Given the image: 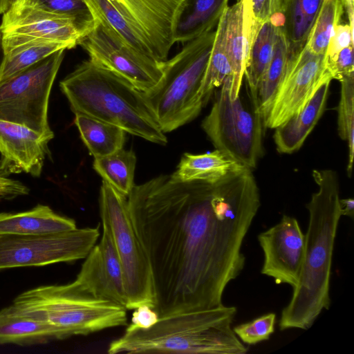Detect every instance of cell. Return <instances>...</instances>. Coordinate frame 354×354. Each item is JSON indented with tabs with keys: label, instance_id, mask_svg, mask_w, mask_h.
I'll return each instance as SVG.
<instances>
[{
	"label": "cell",
	"instance_id": "obj_1",
	"mask_svg": "<svg viewBox=\"0 0 354 354\" xmlns=\"http://www.w3.org/2000/svg\"><path fill=\"white\" fill-rule=\"evenodd\" d=\"M127 203L159 319L223 305L225 288L244 268L242 245L261 205L252 170L215 183L160 175L135 185Z\"/></svg>",
	"mask_w": 354,
	"mask_h": 354
},
{
	"label": "cell",
	"instance_id": "obj_20",
	"mask_svg": "<svg viewBox=\"0 0 354 354\" xmlns=\"http://www.w3.org/2000/svg\"><path fill=\"white\" fill-rule=\"evenodd\" d=\"M229 0H183L173 26L174 43L185 44L214 30Z\"/></svg>",
	"mask_w": 354,
	"mask_h": 354
},
{
	"label": "cell",
	"instance_id": "obj_6",
	"mask_svg": "<svg viewBox=\"0 0 354 354\" xmlns=\"http://www.w3.org/2000/svg\"><path fill=\"white\" fill-rule=\"evenodd\" d=\"M214 37L215 29L185 43L179 53L162 62L160 80L144 92L165 133L194 120L205 106L201 86Z\"/></svg>",
	"mask_w": 354,
	"mask_h": 354
},
{
	"label": "cell",
	"instance_id": "obj_18",
	"mask_svg": "<svg viewBox=\"0 0 354 354\" xmlns=\"http://www.w3.org/2000/svg\"><path fill=\"white\" fill-rule=\"evenodd\" d=\"M224 42L232 68L230 96L236 99L241 91L252 42L259 24L254 19L252 0H237L222 14Z\"/></svg>",
	"mask_w": 354,
	"mask_h": 354
},
{
	"label": "cell",
	"instance_id": "obj_17",
	"mask_svg": "<svg viewBox=\"0 0 354 354\" xmlns=\"http://www.w3.org/2000/svg\"><path fill=\"white\" fill-rule=\"evenodd\" d=\"M54 134L41 133L26 126L0 120V172L29 174L39 177L49 155Z\"/></svg>",
	"mask_w": 354,
	"mask_h": 354
},
{
	"label": "cell",
	"instance_id": "obj_29",
	"mask_svg": "<svg viewBox=\"0 0 354 354\" xmlns=\"http://www.w3.org/2000/svg\"><path fill=\"white\" fill-rule=\"evenodd\" d=\"M289 59V46L286 34L283 27H278L273 55L257 93V105L263 122L276 90L285 74Z\"/></svg>",
	"mask_w": 354,
	"mask_h": 354
},
{
	"label": "cell",
	"instance_id": "obj_37",
	"mask_svg": "<svg viewBox=\"0 0 354 354\" xmlns=\"http://www.w3.org/2000/svg\"><path fill=\"white\" fill-rule=\"evenodd\" d=\"M351 45H353V28L348 23L336 24L327 47L326 59H333L342 50Z\"/></svg>",
	"mask_w": 354,
	"mask_h": 354
},
{
	"label": "cell",
	"instance_id": "obj_23",
	"mask_svg": "<svg viewBox=\"0 0 354 354\" xmlns=\"http://www.w3.org/2000/svg\"><path fill=\"white\" fill-rule=\"evenodd\" d=\"M62 339L56 327L22 313L12 304L0 310V344L30 345Z\"/></svg>",
	"mask_w": 354,
	"mask_h": 354
},
{
	"label": "cell",
	"instance_id": "obj_22",
	"mask_svg": "<svg viewBox=\"0 0 354 354\" xmlns=\"http://www.w3.org/2000/svg\"><path fill=\"white\" fill-rule=\"evenodd\" d=\"M75 221L55 212L49 206L38 204L17 213H0V235H43L74 230Z\"/></svg>",
	"mask_w": 354,
	"mask_h": 354
},
{
	"label": "cell",
	"instance_id": "obj_4",
	"mask_svg": "<svg viewBox=\"0 0 354 354\" xmlns=\"http://www.w3.org/2000/svg\"><path fill=\"white\" fill-rule=\"evenodd\" d=\"M236 312L223 304L159 319L147 329L126 328L108 353L245 354L248 348L232 328Z\"/></svg>",
	"mask_w": 354,
	"mask_h": 354
},
{
	"label": "cell",
	"instance_id": "obj_5",
	"mask_svg": "<svg viewBox=\"0 0 354 354\" xmlns=\"http://www.w3.org/2000/svg\"><path fill=\"white\" fill-rule=\"evenodd\" d=\"M12 305L22 313L56 327L63 338L127 325V308L95 296L77 280L39 286L19 295Z\"/></svg>",
	"mask_w": 354,
	"mask_h": 354
},
{
	"label": "cell",
	"instance_id": "obj_28",
	"mask_svg": "<svg viewBox=\"0 0 354 354\" xmlns=\"http://www.w3.org/2000/svg\"><path fill=\"white\" fill-rule=\"evenodd\" d=\"M277 30V26L267 20L259 26L252 42L244 77L255 101L259 84L273 55Z\"/></svg>",
	"mask_w": 354,
	"mask_h": 354
},
{
	"label": "cell",
	"instance_id": "obj_8",
	"mask_svg": "<svg viewBox=\"0 0 354 354\" xmlns=\"http://www.w3.org/2000/svg\"><path fill=\"white\" fill-rule=\"evenodd\" d=\"M99 202L102 222L110 230L122 264L127 310H134L142 305L153 308L155 295L151 270L133 227L127 197L103 180Z\"/></svg>",
	"mask_w": 354,
	"mask_h": 354
},
{
	"label": "cell",
	"instance_id": "obj_34",
	"mask_svg": "<svg viewBox=\"0 0 354 354\" xmlns=\"http://www.w3.org/2000/svg\"><path fill=\"white\" fill-rule=\"evenodd\" d=\"M276 315L269 313L250 322L239 324L233 330L244 344L254 345L268 340L274 331Z\"/></svg>",
	"mask_w": 354,
	"mask_h": 354
},
{
	"label": "cell",
	"instance_id": "obj_45",
	"mask_svg": "<svg viewBox=\"0 0 354 354\" xmlns=\"http://www.w3.org/2000/svg\"><path fill=\"white\" fill-rule=\"evenodd\" d=\"M17 1V0H12V2H14V1Z\"/></svg>",
	"mask_w": 354,
	"mask_h": 354
},
{
	"label": "cell",
	"instance_id": "obj_46",
	"mask_svg": "<svg viewBox=\"0 0 354 354\" xmlns=\"http://www.w3.org/2000/svg\"><path fill=\"white\" fill-rule=\"evenodd\" d=\"M324 1H327V0H324Z\"/></svg>",
	"mask_w": 354,
	"mask_h": 354
},
{
	"label": "cell",
	"instance_id": "obj_7",
	"mask_svg": "<svg viewBox=\"0 0 354 354\" xmlns=\"http://www.w3.org/2000/svg\"><path fill=\"white\" fill-rule=\"evenodd\" d=\"M232 78L221 86L201 126L215 148L244 167H256L263 150V119L251 94L230 96Z\"/></svg>",
	"mask_w": 354,
	"mask_h": 354
},
{
	"label": "cell",
	"instance_id": "obj_16",
	"mask_svg": "<svg viewBox=\"0 0 354 354\" xmlns=\"http://www.w3.org/2000/svg\"><path fill=\"white\" fill-rule=\"evenodd\" d=\"M102 223V235L85 258L76 279L96 297L126 308L122 267L108 225Z\"/></svg>",
	"mask_w": 354,
	"mask_h": 354
},
{
	"label": "cell",
	"instance_id": "obj_43",
	"mask_svg": "<svg viewBox=\"0 0 354 354\" xmlns=\"http://www.w3.org/2000/svg\"><path fill=\"white\" fill-rule=\"evenodd\" d=\"M5 52L3 42V35L0 30V68L4 59Z\"/></svg>",
	"mask_w": 354,
	"mask_h": 354
},
{
	"label": "cell",
	"instance_id": "obj_38",
	"mask_svg": "<svg viewBox=\"0 0 354 354\" xmlns=\"http://www.w3.org/2000/svg\"><path fill=\"white\" fill-rule=\"evenodd\" d=\"M252 8L254 21L257 24L269 20L276 15H283L282 0H252Z\"/></svg>",
	"mask_w": 354,
	"mask_h": 354
},
{
	"label": "cell",
	"instance_id": "obj_32",
	"mask_svg": "<svg viewBox=\"0 0 354 354\" xmlns=\"http://www.w3.org/2000/svg\"><path fill=\"white\" fill-rule=\"evenodd\" d=\"M343 12L340 0H323L305 44L312 53L326 55L334 26L340 21Z\"/></svg>",
	"mask_w": 354,
	"mask_h": 354
},
{
	"label": "cell",
	"instance_id": "obj_26",
	"mask_svg": "<svg viewBox=\"0 0 354 354\" xmlns=\"http://www.w3.org/2000/svg\"><path fill=\"white\" fill-rule=\"evenodd\" d=\"M84 1L95 19L111 29L130 47L155 58L146 37L109 0Z\"/></svg>",
	"mask_w": 354,
	"mask_h": 354
},
{
	"label": "cell",
	"instance_id": "obj_14",
	"mask_svg": "<svg viewBox=\"0 0 354 354\" xmlns=\"http://www.w3.org/2000/svg\"><path fill=\"white\" fill-rule=\"evenodd\" d=\"M263 252L261 274L295 288L299 281L305 235L297 220L283 215L280 221L258 235Z\"/></svg>",
	"mask_w": 354,
	"mask_h": 354
},
{
	"label": "cell",
	"instance_id": "obj_3",
	"mask_svg": "<svg viewBox=\"0 0 354 354\" xmlns=\"http://www.w3.org/2000/svg\"><path fill=\"white\" fill-rule=\"evenodd\" d=\"M59 86L74 113L116 125L126 133L158 145L167 143L144 92L91 59L80 63Z\"/></svg>",
	"mask_w": 354,
	"mask_h": 354
},
{
	"label": "cell",
	"instance_id": "obj_21",
	"mask_svg": "<svg viewBox=\"0 0 354 354\" xmlns=\"http://www.w3.org/2000/svg\"><path fill=\"white\" fill-rule=\"evenodd\" d=\"M3 42L5 55L0 68V80L58 50L74 48L63 41L21 35H3Z\"/></svg>",
	"mask_w": 354,
	"mask_h": 354
},
{
	"label": "cell",
	"instance_id": "obj_24",
	"mask_svg": "<svg viewBox=\"0 0 354 354\" xmlns=\"http://www.w3.org/2000/svg\"><path fill=\"white\" fill-rule=\"evenodd\" d=\"M243 167H245L216 149L202 154L184 153L170 176L177 182L215 183L229 173Z\"/></svg>",
	"mask_w": 354,
	"mask_h": 354
},
{
	"label": "cell",
	"instance_id": "obj_30",
	"mask_svg": "<svg viewBox=\"0 0 354 354\" xmlns=\"http://www.w3.org/2000/svg\"><path fill=\"white\" fill-rule=\"evenodd\" d=\"M136 157L131 150L122 148L93 161V168L103 180L127 197L134 185Z\"/></svg>",
	"mask_w": 354,
	"mask_h": 354
},
{
	"label": "cell",
	"instance_id": "obj_33",
	"mask_svg": "<svg viewBox=\"0 0 354 354\" xmlns=\"http://www.w3.org/2000/svg\"><path fill=\"white\" fill-rule=\"evenodd\" d=\"M341 83L340 99L337 106V131L342 140L348 143L347 173L350 176L354 156V78Z\"/></svg>",
	"mask_w": 354,
	"mask_h": 354
},
{
	"label": "cell",
	"instance_id": "obj_36",
	"mask_svg": "<svg viewBox=\"0 0 354 354\" xmlns=\"http://www.w3.org/2000/svg\"><path fill=\"white\" fill-rule=\"evenodd\" d=\"M326 65L333 80L342 82L354 78L353 45L342 50L333 59H326Z\"/></svg>",
	"mask_w": 354,
	"mask_h": 354
},
{
	"label": "cell",
	"instance_id": "obj_42",
	"mask_svg": "<svg viewBox=\"0 0 354 354\" xmlns=\"http://www.w3.org/2000/svg\"><path fill=\"white\" fill-rule=\"evenodd\" d=\"M12 0H0V14H3L10 8Z\"/></svg>",
	"mask_w": 354,
	"mask_h": 354
},
{
	"label": "cell",
	"instance_id": "obj_13",
	"mask_svg": "<svg viewBox=\"0 0 354 354\" xmlns=\"http://www.w3.org/2000/svg\"><path fill=\"white\" fill-rule=\"evenodd\" d=\"M94 25L48 12L27 0H17L3 14L0 30L3 35L56 40L75 48Z\"/></svg>",
	"mask_w": 354,
	"mask_h": 354
},
{
	"label": "cell",
	"instance_id": "obj_27",
	"mask_svg": "<svg viewBox=\"0 0 354 354\" xmlns=\"http://www.w3.org/2000/svg\"><path fill=\"white\" fill-rule=\"evenodd\" d=\"M323 0H288L284 10V26L290 55L306 44Z\"/></svg>",
	"mask_w": 354,
	"mask_h": 354
},
{
	"label": "cell",
	"instance_id": "obj_25",
	"mask_svg": "<svg viewBox=\"0 0 354 354\" xmlns=\"http://www.w3.org/2000/svg\"><path fill=\"white\" fill-rule=\"evenodd\" d=\"M75 124L82 141L95 158L123 148L126 132L120 127L82 113H75Z\"/></svg>",
	"mask_w": 354,
	"mask_h": 354
},
{
	"label": "cell",
	"instance_id": "obj_15",
	"mask_svg": "<svg viewBox=\"0 0 354 354\" xmlns=\"http://www.w3.org/2000/svg\"><path fill=\"white\" fill-rule=\"evenodd\" d=\"M149 41L155 58L167 59L174 22L183 0H109Z\"/></svg>",
	"mask_w": 354,
	"mask_h": 354
},
{
	"label": "cell",
	"instance_id": "obj_12",
	"mask_svg": "<svg viewBox=\"0 0 354 354\" xmlns=\"http://www.w3.org/2000/svg\"><path fill=\"white\" fill-rule=\"evenodd\" d=\"M78 45L90 59L126 79L142 92L154 87L162 77V62L130 47L96 19L92 30Z\"/></svg>",
	"mask_w": 354,
	"mask_h": 354
},
{
	"label": "cell",
	"instance_id": "obj_2",
	"mask_svg": "<svg viewBox=\"0 0 354 354\" xmlns=\"http://www.w3.org/2000/svg\"><path fill=\"white\" fill-rule=\"evenodd\" d=\"M318 186L306 204L309 221L305 235L300 279L290 301L281 312V330H307L330 305V279L335 240L339 219V181L332 169H315Z\"/></svg>",
	"mask_w": 354,
	"mask_h": 354
},
{
	"label": "cell",
	"instance_id": "obj_35",
	"mask_svg": "<svg viewBox=\"0 0 354 354\" xmlns=\"http://www.w3.org/2000/svg\"><path fill=\"white\" fill-rule=\"evenodd\" d=\"M27 1L48 12L68 16L84 24H95V19L84 0Z\"/></svg>",
	"mask_w": 354,
	"mask_h": 354
},
{
	"label": "cell",
	"instance_id": "obj_41",
	"mask_svg": "<svg viewBox=\"0 0 354 354\" xmlns=\"http://www.w3.org/2000/svg\"><path fill=\"white\" fill-rule=\"evenodd\" d=\"M339 206L342 216L353 218L354 200L352 198L339 199Z\"/></svg>",
	"mask_w": 354,
	"mask_h": 354
},
{
	"label": "cell",
	"instance_id": "obj_9",
	"mask_svg": "<svg viewBox=\"0 0 354 354\" xmlns=\"http://www.w3.org/2000/svg\"><path fill=\"white\" fill-rule=\"evenodd\" d=\"M66 50L0 80V120L54 134L48 120L50 94Z\"/></svg>",
	"mask_w": 354,
	"mask_h": 354
},
{
	"label": "cell",
	"instance_id": "obj_19",
	"mask_svg": "<svg viewBox=\"0 0 354 354\" xmlns=\"http://www.w3.org/2000/svg\"><path fill=\"white\" fill-rule=\"evenodd\" d=\"M330 83L322 84L299 112L274 128L273 138L279 153H292L303 145L326 109Z\"/></svg>",
	"mask_w": 354,
	"mask_h": 354
},
{
	"label": "cell",
	"instance_id": "obj_10",
	"mask_svg": "<svg viewBox=\"0 0 354 354\" xmlns=\"http://www.w3.org/2000/svg\"><path fill=\"white\" fill-rule=\"evenodd\" d=\"M99 236L97 227L43 235L1 234L0 270L85 259Z\"/></svg>",
	"mask_w": 354,
	"mask_h": 354
},
{
	"label": "cell",
	"instance_id": "obj_40",
	"mask_svg": "<svg viewBox=\"0 0 354 354\" xmlns=\"http://www.w3.org/2000/svg\"><path fill=\"white\" fill-rule=\"evenodd\" d=\"M29 189L21 182L0 172V202L28 194Z\"/></svg>",
	"mask_w": 354,
	"mask_h": 354
},
{
	"label": "cell",
	"instance_id": "obj_44",
	"mask_svg": "<svg viewBox=\"0 0 354 354\" xmlns=\"http://www.w3.org/2000/svg\"><path fill=\"white\" fill-rule=\"evenodd\" d=\"M287 1H288V0H282L283 15H284V10H285V7H286Z\"/></svg>",
	"mask_w": 354,
	"mask_h": 354
},
{
	"label": "cell",
	"instance_id": "obj_39",
	"mask_svg": "<svg viewBox=\"0 0 354 354\" xmlns=\"http://www.w3.org/2000/svg\"><path fill=\"white\" fill-rule=\"evenodd\" d=\"M159 317L156 310L147 305L138 306L132 314L131 323L127 327L128 329H147L156 324Z\"/></svg>",
	"mask_w": 354,
	"mask_h": 354
},
{
	"label": "cell",
	"instance_id": "obj_11",
	"mask_svg": "<svg viewBox=\"0 0 354 354\" xmlns=\"http://www.w3.org/2000/svg\"><path fill=\"white\" fill-rule=\"evenodd\" d=\"M332 80L326 55L315 54L304 46L290 55L286 71L265 118V128L274 129L299 112L317 89Z\"/></svg>",
	"mask_w": 354,
	"mask_h": 354
},
{
	"label": "cell",
	"instance_id": "obj_31",
	"mask_svg": "<svg viewBox=\"0 0 354 354\" xmlns=\"http://www.w3.org/2000/svg\"><path fill=\"white\" fill-rule=\"evenodd\" d=\"M230 77L232 78V68L225 48L223 24L220 17L201 86V95L205 104L214 90Z\"/></svg>",
	"mask_w": 354,
	"mask_h": 354
}]
</instances>
